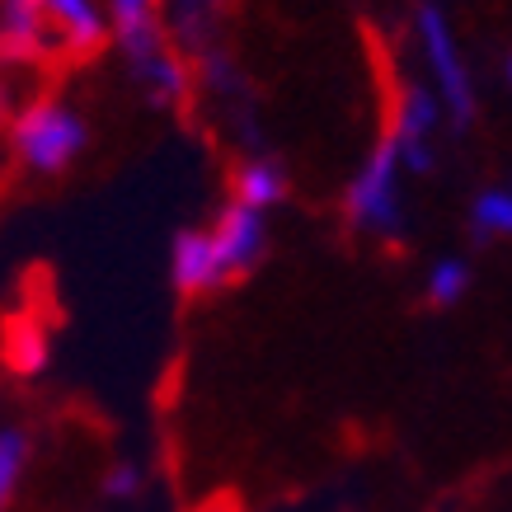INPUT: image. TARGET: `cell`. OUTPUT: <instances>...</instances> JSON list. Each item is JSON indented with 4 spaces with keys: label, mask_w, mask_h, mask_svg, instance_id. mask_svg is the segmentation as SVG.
<instances>
[{
    "label": "cell",
    "mask_w": 512,
    "mask_h": 512,
    "mask_svg": "<svg viewBox=\"0 0 512 512\" xmlns=\"http://www.w3.org/2000/svg\"><path fill=\"white\" fill-rule=\"evenodd\" d=\"M104 489H109L113 498H123V494H137V470L132 466H118L109 475V484H104Z\"/></svg>",
    "instance_id": "16"
},
{
    "label": "cell",
    "mask_w": 512,
    "mask_h": 512,
    "mask_svg": "<svg viewBox=\"0 0 512 512\" xmlns=\"http://www.w3.org/2000/svg\"><path fill=\"white\" fill-rule=\"evenodd\" d=\"M508 80H512V62H508Z\"/></svg>",
    "instance_id": "17"
},
{
    "label": "cell",
    "mask_w": 512,
    "mask_h": 512,
    "mask_svg": "<svg viewBox=\"0 0 512 512\" xmlns=\"http://www.w3.org/2000/svg\"><path fill=\"white\" fill-rule=\"evenodd\" d=\"M118 29H132V24H151V0H109Z\"/></svg>",
    "instance_id": "15"
},
{
    "label": "cell",
    "mask_w": 512,
    "mask_h": 512,
    "mask_svg": "<svg viewBox=\"0 0 512 512\" xmlns=\"http://www.w3.org/2000/svg\"><path fill=\"white\" fill-rule=\"evenodd\" d=\"M400 146L395 137H386L376 146L367 165L357 170V179L348 184V221L357 231H372V235H400L404 212H400Z\"/></svg>",
    "instance_id": "2"
},
{
    "label": "cell",
    "mask_w": 512,
    "mask_h": 512,
    "mask_svg": "<svg viewBox=\"0 0 512 512\" xmlns=\"http://www.w3.org/2000/svg\"><path fill=\"white\" fill-rule=\"evenodd\" d=\"M38 5H43L47 24L62 33L76 52L99 47V38H104V15H99V5H94V0H38Z\"/></svg>",
    "instance_id": "9"
},
{
    "label": "cell",
    "mask_w": 512,
    "mask_h": 512,
    "mask_svg": "<svg viewBox=\"0 0 512 512\" xmlns=\"http://www.w3.org/2000/svg\"><path fill=\"white\" fill-rule=\"evenodd\" d=\"M475 226L489 235H512V188H489L475 198Z\"/></svg>",
    "instance_id": "12"
},
{
    "label": "cell",
    "mask_w": 512,
    "mask_h": 512,
    "mask_svg": "<svg viewBox=\"0 0 512 512\" xmlns=\"http://www.w3.org/2000/svg\"><path fill=\"white\" fill-rule=\"evenodd\" d=\"M212 512H226V508H212Z\"/></svg>",
    "instance_id": "18"
},
{
    "label": "cell",
    "mask_w": 512,
    "mask_h": 512,
    "mask_svg": "<svg viewBox=\"0 0 512 512\" xmlns=\"http://www.w3.org/2000/svg\"><path fill=\"white\" fill-rule=\"evenodd\" d=\"M24 433L19 428H5L0 433V498H10L15 494V484H19V470H24Z\"/></svg>",
    "instance_id": "14"
},
{
    "label": "cell",
    "mask_w": 512,
    "mask_h": 512,
    "mask_svg": "<svg viewBox=\"0 0 512 512\" xmlns=\"http://www.w3.org/2000/svg\"><path fill=\"white\" fill-rule=\"evenodd\" d=\"M419 38H423V52H428V71L437 80V99L442 109L451 113V123H466L475 99H470V71L461 62V47L451 38V24L437 5H423L419 10Z\"/></svg>",
    "instance_id": "3"
},
{
    "label": "cell",
    "mask_w": 512,
    "mask_h": 512,
    "mask_svg": "<svg viewBox=\"0 0 512 512\" xmlns=\"http://www.w3.org/2000/svg\"><path fill=\"white\" fill-rule=\"evenodd\" d=\"M85 141H90V132L80 123V113L57 104V99L29 104L10 127V146H15L19 165L33 174H62L85 151Z\"/></svg>",
    "instance_id": "1"
},
{
    "label": "cell",
    "mask_w": 512,
    "mask_h": 512,
    "mask_svg": "<svg viewBox=\"0 0 512 512\" xmlns=\"http://www.w3.org/2000/svg\"><path fill=\"white\" fill-rule=\"evenodd\" d=\"M470 287V268L461 259H437L433 273H428V301L437 306H451V301H461Z\"/></svg>",
    "instance_id": "11"
},
{
    "label": "cell",
    "mask_w": 512,
    "mask_h": 512,
    "mask_svg": "<svg viewBox=\"0 0 512 512\" xmlns=\"http://www.w3.org/2000/svg\"><path fill=\"white\" fill-rule=\"evenodd\" d=\"M212 240H217L226 278H235V273L259 264V254H264V217L254 207H245V202H231L217 217V226H212Z\"/></svg>",
    "instance_id": "6"
},
{
    "label": "cell",
    "mask_w": 512,
    "mask_h": 512,
    "mask_svg": "<svg viewBox=\"0 0 512 512\" xmlns=\"http://www.w3.org/2000/svg\"><path fill=\"white\" fill-rule=\"evenodd\" d=\"M118 43L127 52V66H132V76L151 90L156 104H174L179 94H184V66L170 57V47L160 38L156 19L151 24H132V29H118Z\"/></svg>",
    "instance_id": "4"
},
{
    "label": "cell",
    "mask_w": 512,
    "mask_h": 512,
    "mask_svg": "<svg viewBox=\"0 0 512 512\" xmlns=\"http://www.w3.org/2000/svg\"><path fill=\"white\" fill-rule=\"evenodd\" d=\"M282 193H287V179H282V170L273 160H249V165H240V174H235V202H245L254 212L282 202Z\"/></svg>",
    "instance_id": "10"
},
{
    "label": "cell",
    "mask_w": 512,
    "mask_h": 512,
    "mask_svg": "<svg viewBox=\"0 0 512 512\" xmlns=\"http://www.w3.org/2000/svg\"><path fill=\"white\" fill-rule=\"evenodd\" d=\"M47 52V15L38 0H5V57L33 62Z\"/></svg>",
    "instance_id": "8"
},
{
    "label": "cell",
    "mask_w": 512,
    "mask_h": 512,
    "mask_svg": "<svg viewBox=\"0 0 512 512\" xmlns=\"http://www.w3.org/2000/svg\"><path fill=\"white\" fill-rule=\"evenodd\" d=\"M43 362H47V339L43 334L29 329V325L10 329V367H15V372H38Z\"/></svg>",
    "instance_id": "13"
},
{
    "label": "cell",
    "mask_w": 512,
    "mask_h": 512,
    "mask_svg": "<svg viewBox=\"0 0 512 512\" xmlns=\"http://www.w3.org/2000/svg\"><path fill=\"white\" fill-rule=\"evenodd\" d=\"M170 273H174V287H179V292H212V287L226 278L212 231H179L174 235Z\"/></svg>",
    "instance_id": "7"
},
{
    "label": "cell",
    "mask_w": 512,
    "mask_h": 512,
    "mask_svg": "<svg viewBox=\"0 0 512 512\" xmlns=\"http://www.w3.org/2000/svg\"><path fill=\"white\" fill-rule=\"evenodd\" d=\"M437 113H442V99H433L428 90H404L400 99V118H395V146H400V160L409 174H428L433 170V146H428V137H433L437 127Z\"/></svg>",
    "instance_id": "5"
}]
</instances>
